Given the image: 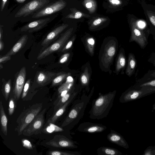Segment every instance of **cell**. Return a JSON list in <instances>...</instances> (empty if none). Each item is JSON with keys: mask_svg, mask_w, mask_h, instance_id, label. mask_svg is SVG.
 <instances>
[{"mask_svg": "<svg viewBox=\"0 0 155 155\" xmlns=\"http://www.w3.org/2000/svg\"><path fill=\"white\" fill-rule=\"evenodd\" d=\"M116 94V91L105 94L99 93L98 97L92 101L89 112V117L100 120L106 117L113 106Z\"/></svg>", "mask_w": 155, "mask_h": 155, "instance_id": "1", "label": "cell"}, {"mask_svg": "<svg viewBox=\"0 0 155 155\" xmlns=\"http://www.w3.org/2000/svg\"><path fill=\"white\" fill-rule=\"evenodd\" d=\"M93 87L88 96L83 94L81 98L74 101L68 115L62 123L61 126L64 127L73 124L76 125L84 115V110L93 93Z\"/></svg>", "mask_w": 155, "mask_h": 155, "instance_id": "2", "label": "cell"}, {"mask_svg": "<svg viewBox=\"0 0 155 155\" xmlns=\"http://www.w3.org/2000/svg\"><path fill=\"white\" fill-rule=\"evenodd\" d=\"M42 107V103L34 104L22 112L17 119L18 125L15 128L18 135L22 134L24 130L41 111Z\"/></svg>", "mask_w": 155, "mask_h": 155, "instance_id": "3", "label": "cell"}, {"mask_svg": "<svg viewBox=\"0 0 155 155\" xmlns=\"http://www.w3.org/2000/svg\"><path fill=\"white\" fill-rule=\"evenodd\" d=\"M73 28H71L61 35L59 38L51 45L40 51L37 57L38 60L42 59L52 53L61 51L71 37Z\"/></svg>", "mask_w": 155, "mask_h": 155, "instance_id": "4", "label": "cell"}, {"mask_svg": "<svg viewBox=\"0 0 155 155\" xmlns=\"http://www.w3.org/2000/svg\"><path fill=\"white\" fill-rule=\"evenodd\" d=\"M131 35L129 42H136L142 49L145 48L148 43V38L150 31L144 30L139 26L138 23L133 21L130 23Z\"/></svg>", "mask_w": 155, "mask_h": 155, "instance_id": "5", "label": "cell"}, {"mask_svg": "<svg viewBox=\"0 0 155 155\" xmlns=\"http://www.w3.org/2000/svg\"><path fill=\"white\" fill-rule=\"evenodd\" d=\"M46 109L41 111L32 122L24 130L22 134L30 136L33 134L37 135L41 132V130L45 124V114Z\"/></svg>", "mask_w": 155, "mask_h": 155, "instance_id": "6", "label": "cell"}, {"mask_svg": "<svg viewBox=\"0 0 155 155\" xmlns=\"http://www.w3.org/2000/svg\"><path fill=\"white\" fill-rule=\"evenodd\" d=\"M117 43L113 39L109 40L104 46L101 58V62L103 66L108 68L111 64L116 52Z\"/></svg>", "mask_w": 155, "mask_h": 155, "instance_id": "7", "label": "cell"}, {"mask_svg": "<svg viewBox=\"0 0 155 155\" xmlns=\"http://www.w3.org/2000/svg\"><path fill=\"white\" fill-rule=\"evenodd\" d=\"M49 2V0H32L22 7L16 13L15 17L27 16Z\"/></svg>", "mask_w": 155, "mask_h": 155, "instance_id": "8", "label": "cell"}, {"mask_svg": "<svg viewBox=\"0 0 155 155\" xmlns=\"http://www.w3.org/2000/svg\"><path fill=\"white\" fill-rule=\"evenodd\" d=\"M26 72L25 67H22L15 74L11 93L17 101L21 97L25 83Z\"/></svg>", "mask_w": 155, "mask_h": 155, "instance_id": "9", "label": "cell"}, {"mask_svg": "<svg viewBox=\"0 0 155 155\" xmlns=\"http://www.w3.org/2000/svg\"><path fill=\"white\" fill-rule=\"evenodd\" d=\"M65 136L57 135L46 144L53 147L59 148H76L78 147L76 143Z\"/></svg>", "mask_w": 155, "mask_h": 155, "instance_id": "10", "label": "cell"}, {"mask_svg": "<svg viewBox=\"0 0 155 155\" xmlns=\"http://www.w3.org/2000/svg\"><path fill=\"white\" fill-rule=\"evenodd\" d=\"M66 4L63 0L57 1L35 13L32 17L37 18L52 14L62 10Z\"/></svg>", "mask_w": 155, "mask_h": 155, "instance_id": "11", "label": "cell"}, {"mask_svg": "<svg viewBox=\"0 0 155 155\" xmlns=\"http://www.w3.org/2000/svg\"><path fill=\"white\" fill-rule=\"evenodd\" d=\"M68 26V24H63L57 27L50 32L42 41L41 43L42 47L40 51L48 47L51 43L56 40L60 34Z\"/></svg>", "mask_w": 155, "mask_h": 155, "instance_id": "12", "label": "cell"}, {"mask_svg": "<svg viewBox=\"0 0 155 155\" xmlns=\"http://www.w3.org/2000/svg\"><path fill=\"white\" fill-rule=\"evenodd\" d=\"M106 129L107 127L102 124L86 122L81 124L77 130L83 132L95 133L102 132Z\"/></svg>", "mask_w": 155, "mask_h": 155, "instance_id": "13", "label": "cell"}, {"mask_svg": "<svg viewBox=\"0 0 155 155\" xmlns=\"http://www.w3.org/2000/svg\"><path fill=\"white\" fill-rule=\"evenodd\" d=\"M58 73L49 71L37 72L35 76L36 82L38 87H43L52 82Z\"/></svg>", "mask_w": 155, "mask_h": 155, "instance_id": "14", "label": "cell"}, {"mask_svg": "<svg viewBox=\"0 0 155 155\" xmlns=\"http://www.w3.org/2000/svg\"><path fill=\"white\" fill-rule=\"evenodd\" d=\"M50 19L49 18H47L31 22L22 27L21 31L29 33L37 31L46 26Z\"/></svg>", "mask_w": 155, "mask_h": 155, "instance_id": "15", "label": "cell"}, {"mask_svg": "<svg viewBox=\"0 0 155 155\" xmlns=\"http://www.w3.org/2000/svg\"><path fill=\"white\" fill-rule=\"evenodd\" d=\"M79 92V90H76L75 88L68 101L54 113L52 116L48 119L47 122L54 124L57 120L64 113L67 107L74 101Z\"/></svg>", "mask_w": 155, "mask_h": 155, "instance_id": "16", "label": "cell"}, {"mask_svg": "<svg viewBox=\"0 0 155 155\" xmlns=\"http://www.w3.org/2000/svg\"><path fill=\"white\" fill-rule=\"evenodd\" d=\"M107 140L112 143L119 146L126 147L127 143L122 136L115 131L110 129V132L107 136Z\"/></svg>", "mask_w": 155, "mask_h": 155, "instance_id": "17", "label": "cell"}, {"mask_svg": "<svg viewBox=\"0 0 155 155\" xmlns=\"http://www.w3.org/2000/svg\"><path fill=\"white\" fill-rule=\"evenodd\" d=\"M28 38L27 35H23L5 55L11 56L15 54L24 47Z\"/></svg>", "mask_w": 155, "mask_h": 155, "instance_id": "18", "label": "cell"}, {"mask_svg": "<svg viewBox=\"0 0 155 155\" xmlns=\"http://www.w3.org/2000/svg\"><path fill=\"white\" fill-rule=\"evenodd\" d=\"M135 55L132 53H129L127 59V64L125 73L128 76H131L134 73L137 67V62Z\"/></svg>", "mask_w": 155, "mask_h": 155, "instance_id": "19", "label": "cell"}, {"mask_svg": "<svg viewBox=\"0 0 155 155\" xmlns=\"http://www.w3.org/2000/svg\"><path fill=\"white\" fill-rule=\"evenodd\" d=\"M126 58L124 50L121 48L119 52L116 61L115 72L118 74L119 72L124 70L126 64Z\"/></svg>", "mask_w": 155, "mask_h": 155, "instance_id": "20", "label": "cell"}, {"mask_svg": "<svg viewBox=\"0 0 155 155\" xmlns=\"http://www.w3.org/2000/svg\"><path fill=\"white\" fill-rule=\"evenodd\" d=\"M0 124L2 132L5 136L8 135V117L6 114L2 101L0 102Z\"/></svg>", "mask_w": 155, "mask_h": 155, "instance_id": "21", "label": "cell"}, {"mask_svg": "<svg viewBox=\"0 0 155 155\" xmlns=\"http://www.w3.org/2000/svg\"><path fill=\"white\" fill-rule=\"evenodd\" d=\"M63 131L64 130L62 127L55 124L54 123L47 122L41 130V132L47 134Z\"/></svg>", "mask_w": 155, "mask_h": 155, "instance_id": "22", "label": "cell"}, {"mask_svg": "<svg viewBox=\"0 0 155 155\" xmlns=\"http://www.w3.org/2000/svg\"><path fill=\"white\" fill-rule=\"evenodd\" d=\"M97 153L98 155H120L121 153L115 148L102 147L98 148Z\"/></svg>", "mask_w": 155, "mask_h": 155, "instance_id": "23", "label": "cell"}, {"mask_svg": "<svg viewBox=\"0 0 155 155\" xmlns=\"http://www.w3.org/2000/svg\"><path fill=\"white\" fill-rule=\"evenodd\" d=\"M2 85L1 91L2 94L5 100L7 101L11 93L12 88L11 80L9 79L6 81L4 79H2Z\"/></svg>", "mask_w": 155, "mask_h": 155, "instance_id": "24", "label": "cell"}, {"mask_svg": "<svg viewBox=\"0 0 155 155\" xmlns=\"http://www.w3.org/2000/svg\"><path fill=\"white\" fill-rule=\"evenodd\" d=\"M70 74L69 73H66L64 72H58V75L52 81L51 87H54L61 85Z\"/></svg>", "mask_w": 155, "mask_h": 155, "instance_id": "25", "label": "cell"}, {"mask_svg": "<svg viewBox=\"0 0 155 155\" xmlns=\"http://www.w3.org/2000/svg\"><path fill=\"white\" fill-rule=\"evenodd\" d=\"M75 89V88L74 87H73L66 94L62 97L57 103L54 105V113L68 101Z\"/></svg>", "mask_w": 155, "mask_h": 155, "instance_id": "26", "label": "cell"}, {"mask_svg": "<svg viewBox=\"0 0 155 155\" xmlns=\"http://www.w3.org/2000/svg\"><path fill=\"white\" fill-rule=\"evenodd\" d=\"M74 79L69 75L58 88V94L65 90H70L74 87Z\"/></svg>", "mask_w": 155, "mask_h": 155, "instance_id": "27", "label": "cell"}, {"mask_svg": "<svg viewBox=\"0 0 155 155\" xmlns=\"http://www.w3.org/2000/svg\"><path fill=\"white\" fill-rule=\"evenodd\" d=\"M49 155H81L78 151H71L67 150H51L46 152Z\"/></svg>", "mask_w": 155, "mask_h": 155, "instance_id": "28", "label": "cell"}, {"mask_svg": "<svg viewBox=\"0 0 155 155\" xmlns=\"http://www.w3.org/2000/svg\"><path fill=\"white\" fill-rule=\"evenodd\" d=\"M17 101L11 93L8 101V113L10 116L12 115L15 112L17 105Z\"/></svg>", "mask_w": 155, "mask_h": 155, "instance_id": "29", "label": "cell"}, {"mask_svg": "<svg viewBox=\"0 0 155 155\" xmlns=\"http://www.w3.org/2000/svg\"><path fill=\"white\" fill-rule=\"evenodd\" d=\"M86 47L90 54L93 55L95 44L94 38L92 37L87 38L85 40Z\"/></svg>", "mask_w": 155, "mask_h": 155, "instance_id": "30", "label": "cell"}, {"mask_svg": "<svg viewBox=\"0 0 155 155\" xmlns=\"http://www.w3.org/2000/svg\"><path fill=\"white\" fill-rule=\"evenodd\" d=\"M89 79L90 75L88 69L86 67L80 77V81L82 85L84 86H88L89 84Z\"/></svg>", "mask_w": 155, "mask_h": 155, "instance_id": "31", "label": "cell"}, {"mask_svg": "<svg viewBox=\"0 0 155 155\" xmlns=\"http://www.w3.org/2000/svg\"><path fill=\"white\" fill-rule=\"evenodd\" d=\"M155 79V70L148 71L141 78L138 80V82L147 81Z\"/></svg>", "mask_w": 155, "mask_h": 155, "instance_id": "32", "label": "cell"}, {"mask_svg": "<svg viewBox=\"0 0 155 155\" xmlns=\"http://www.w3.org/2000/svg\"><path fill=\"white\" fill-rule=\"evenodd\" d=\"M30 85V80L28 79L25 83L21 96V99L24 101H26L27 97L29 92Z\"/></svg>", "mask_w": 155, "mask_h": 155, "instance_id": "33", "label": "cell"}, {"mask_svg": "<svg viewBox=\"0 0 155 155\" xmlns=\"http://www.w3.org/2000/svg\"><path fill=\"white\" fill-rule=\"evenodd\" d=\"M84 4L85 7L90 13L93 12L95 10L96 4L94 0H85Z\"/></svg>", "mask_w": 155, "mask_h": 155, "instance_id": "34", "label": "cell"}, {"mask_svg": "<svg viewBox=\"0 0 155 155\" xmlns=\"http://www.w3.org/2000/svg\"><path fill=\"white\" fill-rule=\"evenodd\" d=\"M90 16L81 12H72L68 15H67L66 18H79L82 17H89Z\"/></svg>", "mask_w": 155, "mask_h": 155, "instance_id": "35", "label": "cell"}, {"mask_svg": "<svg viewBox=\"0 0 155 155\" xmlns=\"http://www.w3.org/2000/svg\"><path fill=\"white\" fill-rule=\"evenodd\" d=\"M75 38V36L74 35L70 39L68 40L61 49V52L64 53L68 51L71 47Z\"/></svg>", "mask_w": 155, "mask_h": 155, "instance_id": "36", "label": "cell"}, {"mask_svg": "<svg viewBox=\"0 0 155 155\" xmlns=\"http://www.w3.org/2000/svg\"><path fill=\"white\" fill-rule=\"evenodd\" d=\"M139 83L140 84L139 86L140 87H155V79Z\"/></svg>", "mask_w": 155, "mask_h": 155, "instance_id": "37", "label": "cell"}, {"mask_svg": "<svg viewBox=\"0 0 155 155\" xmlns=\"http://www.w3.org/2000/svg\"><path fill=\"white\" fill-rule=\"evenodd\" d=\"M21 142L22 146L24 147L29 150L33 149V145L29 140L23 139L21 140Z\"/></svg>", "mask_w": 155, "mask_h": 155, "instance_id": "38", "label": "cell"}, {"mask_svg": "<svg viewBox=\"0 0 155 155\" xmlns=\"http://www.w3.org/2000/svg\"><path fill=\"white\" fill-rule=\"evenodd\" d=\"M107 19L104 18H99L95 19L93 22L91 26L92 27H94L99 25L103 22L106 21Z\"/></svg>", "mask_w": 155, "mask_h": 155, "instance_id": "39", "label": "cell"}, {"mask_svg": "<svg viewBox=\"0 0 155 155\" xmlns=\"http://www.w3.org/2000/svg\"><path fill=\"white\" fill-rule=\"evenodd\" d=\"M70 55L69 53H66L63 54L60 58L59 63L60 64H63L66 62L68 59Z\"/></svg>", "mask_w": 155, "mask_h": 155, "instance_id": "40", "label": "cell"}, {"mask_svg": "<svg viewBox=\"0 0 155 155\" xmlns=\"http://www.w3.org/2000/svg\"><path fill=\"white\" fill-rule=\"evenodd\" d=\"M148 61L155 66V51L152 52L150 54L148 60Z\"/></svg>", "mask_w": 155, "mask_h": 155, "instance_id": "41", "label": "cell"}, {"mask_svg": "<svg viewBox=\"0 0 155 155\" xmlns=\"http://www.w3.org/2000/svg\"><path fill=\"white\" fill-rule=\"evenodd\" d=\"M11 59V56L9 55H4L0 56V63H4Z\"/></svg>", "mask_w": 155, "mask_h": 155, "instance_id": "42", "label": "cell"}, {"mask_svg": "<svg viewBox=\"0 0 155 155\" xmlns=\"http://www.w3.org/2000/svg\"><path fill=\"white\" fill-rule=\"evenodd\" d=\"M109 2L112 5L117 6L120 5L121 2L120 0H108Z\"/></svg>", "mask_w": 155, "mask_h": 155, "instance_id": "43", "label": "cell"}, {"mask_svg": "<svg viewBox=\"0 0 155 155\" xmlns=\"http://www.w3.org/2000/svg\"><path fill=\"white\" fill-rule=\"evenodd\" d=\"M7 0H2L1 8V11L3 10Z\"/></svg>", "mask_w": 155, "mask_h": 155, "instance_id": "44", "label": "cell"}, {"mask_svg": "<svg viewBox=\"0 0 155 155\" xmlns=\"http://www.w3.org/2000/svg\"><path fill=\"white\" fill-rule=\"evenodd\" d=\"M4 45L2 40H0V51H2L4 48Z\"/></svg>", "mask_w": 155, "mask_h": 155, "instance_id": "45", "label": "cell"}, {"mask_svg": "<svg viewBox=\"0 0 155 155\" xmlns=\"http://www.w3.org/2000/svg\"><path fill=\"white\" fill-rule=\"evenodd\" d=\"M3 31L2 26L0 25V40H2L3 37Z\"/></svg>", "mask_w": 155, "mask_h": 155, "instance_id": "46", "label": "cell"}, {"mask_svg": "<svg viewBox=\"0 0 155 155\" xmlns=\"http://www.w3.org/2000/svg\"><path fill=\"white\" fill-rule=\"evenodd\" d=\"M139 26L141 28H143L145 26L144 23L142 21H140L138 23Z\"/></svg>", "mask_w": 155, "mask_h": 155, "instance_id": "47", "label": "cell"}, {"mask_svg": "<svg viewBox=\"0 0 155 155\" xmlns=\"http://www.w3.org/2000/svg\"><path fill=\"white\" fill-rule=\"evenodd\" d=\"M16 1L19 3H23L26 0H16Z\"/></svg>", "mask_w": 155, "mask_h": 155, "instance_id": "48", "label": "cell"}, {"mask_svg": "<svg viewBox=\"0 0 155 155\" xmlns=\"http://www.w3.org/2000/svg\"><path fill=\"white\" fill-rule=\"evenodd\" d=\"M3 68V66L2 63H0V69H2Z\"/></svg>", "mask_w": 155, "mask_h": 155, "instance_id": "49", "label": "cell"}]
</instances>
